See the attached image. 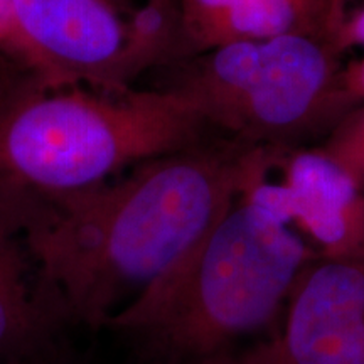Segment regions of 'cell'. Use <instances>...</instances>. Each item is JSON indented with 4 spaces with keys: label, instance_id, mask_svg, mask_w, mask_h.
I'll list each match as a JSON object with an SVG mask.
<instances>
[{
    "label": "cell",
    "instance_id": "52a82bcc",
    "mask_svg": "<svg viewBox=\"0 0 364 364\" xmlns=\"http://www.w3.org/2000/svg\"><path fill=\"white\" fill-rule=\"evenodd\" d=\"M279 179L260 186L270 204L311 245L317 257H364V191L322 149H284Z\"/></svg>",
    "mask_w": 364,
    "mask_h": 364
},
{
    "label": "cell",
    "instance_id": "ba28073f",
    "mask_svg": "<svg viewBox=\"0 0 364 364\" xmlns=\"http://www.w3.org/2000/svg\"><path fill=\"white\" fill-rule=\"evenodd\" d=\"M172 7L176 61L241 41L284 34L324 38L317 0H172Z\"/></svg>",
    "mask_w": 364,
    "mask_h": 364
},
{
    "label": "cell",
    "instance_id": "5b68a950",
    "mask_svg": "<svg viewBox=\"0 0 364 364\" xmlns=\"http://www.w3.org/2000/svg\"><path fill=\"white\" fill-rule=\"evenodd\" d=\"M14 9L29 75L48 88L129 90L177 58L171 0H14Z\"/></svg>",
    "mask_w": 364,
    "mask_h": 364
},
{
    "label": "cell",
    "instance_id": "8992f818",
    "mask_svg": "<svg viewBox=\"0 0 364 364\" xmlns=\"http://www.w3.org/2000/svg\"><path fill=\"white\" fill-rule=\"evenodd\" d=\"M231 364H364V257L314 258L275 327Z\"/></svg>",
    "mask_w": 364,
    "mask_h": 364
},
{
    "label": "cell",
    "instance_id": "4fadbf2b",
    "mask_svg": "<svg viewBox=\"0 0 364 364\" xmlns=\"http://www.w3.org/2000/svg\"><path fill=\"white\" fill-rule=\"evenodd\" d=\"M346 2L348 0H317L318 21L322 34L327 41L334 43L336 34L346 19ZM334 46V44H332Z\"/></svg>",
    "mask_w": 364,
    "mask_h": 364
},
{
    "label": "cell",
    "instance_id": "5bb4252c",
    "mask_svg": "<svg viewBox=\"0 0 364 364\" xmlns=\"http://www.w3.org/2000/svg\"><path fill=\"white\" fill-rule=\"evenodd\" d=\"M343 88L353 103L364 100V58L343 70Z\"/></svg>",
    "mask_w": 364,
    "mask_h": 364
},
{
    "label": "cell",
    "instance_id": "8fae6325",
    "mask_svg": "<svg viewBox=\"0 0 364 364\" xmlns=\"http://www.w3.org/2000/svg\"><path fill=\"white\" fill-rule=\"evenodd\" d=\"M0 59L31 73V54L17 26L14 0H0Z\"/></svg>",
    "mask_w": 364,
    "mask_h": 364
},
{
    "label": "cell",
    "instance_id": "277c9868",
    "mask_svg": "<svg viewBox=\"0 0 364 364\" xmlns=\"http://www.w3.org/2000/svg\"><path fill=\"white\" fill-rule=\"evenodd\" d=\"M339 53L324 38L284 34L241 41L171 63L167 88L208 130L253 147L294 149L343 118Z\"/></svg>",
    "mask_w": 364,
    "mask_h": 364
},
{
    "label": "cell",
    "instance_id": "9c48e42d",
    "mask_svg": "<svg viewBox=\"0 0 364 364\" xmlns=\"http://www.w3.org/2000/svg\"><path fill=\"white\" fill-rule=\"evenodd\" d=\"M17 209L0 198V358L39 353L65 321L29 284Z\"/></svg>",
    "mask_w": 364,
    "mask_h": 364
},
{
    "label": "cell",
    "instance_id": "6da1fadb",
    "mask_svg": "<svg viewBox=\"0 0 364 364\" xmlns=\"http://www.w3.org/2000/svg\"><path fill=\"white\" fill-rule=\"evenodd\" d=\"M277 152L204 139L95 188L17 203L46 302L66 324L103 329L203 240Z\"/></svg>",
    "mask_w": 364,
    "mask_h": 364
},
{
    "label": "cell",
    "instance_id": "7a4b0ae2",
    "mask_svg": "<svg viewBox=\"0 0 364 364\" xmlns=\"http://www.w3.org/2000/svg\"><path fill=\"white\" fill-rule=\"evenodd\" d=\"M262 169L215 226L103 329L134 364H231L267 336L317 253L260 189Z\"/></svg>",
    "mask_w": 364,
    "mask_h": 364
},
{
    "label": "cell",
    "instance_id": "3957f363",
    "mask_svg": "<svg viewBox=\"0 0 364 364\" xmlns=\"http://www.w3.org/2000/svg\"><path fill=\"white\" fill-rule=\"evenodd\" d=\"M208 129L167 88H48L29 73L0 83V198L75 193L203 142Z\"/></svg>",
    "mask_w": 364,
    "mask_h": 364
},
{
    "label": "cell",
    "instance_id": "30bf717a",
    "mask_svg": "<svg viewBox=\"0 0 364 364\" xmlns=\"http://www.w3.org/2000/svg\"><path fill=\"white\" fill-rule=\"evenodd\" d=\"M318 149L338 162L364 191V107L346 113Z\"/></svg>",
    "mask_w": 364,
    "mask_h": 364
},
{
    "label": "cell",
    "instance_id": "9a60e30c",
    "mask_svg": "<svg viewBox=\"0 0 364 364\" xmlns=\"http://www.w3.org/2000/svg\"><path fill=\"white\" fill-rule=\"evenodd\" d=\"M0 61H2V59H0ZM2 63H6V61H2ZM4 75H6V73H0V83H2V78H4Z\"/></svg>",
    "mask_w": 364,
    "mask_h": 364
},
{
    "label": "cell",
    "instance_id": "2e32d148",
    "mask_svg": "<svg viewBox=\"0 0 364 364\" xmlns=\"http://www.w3.org/2000/svg\"><path fill=\"white\" fill-rule=\"evenodd\" d=\"M171 2H172V0H171Z\"/></svg>",
    "mask_w": 364,
    "mask_h": 364
},
{
    "label": "cell",
    "instance_id": "7c38bea8",
    "mask_svg": "<svg viewBox=\"0 0 364 364\" xmlns=\"http://www.w3.org/2000/svg\"><path fill=\"white\" fill-rule=\"evenodd\" d=\"M332 44L339 54L351 48H364V9L353 17H346Z\"/></svg>",
    "mask_w": 364,
    "mask_h": 364
}]
</instances>
